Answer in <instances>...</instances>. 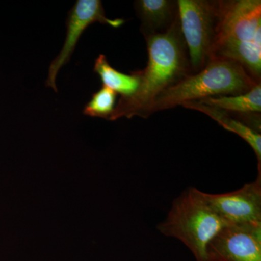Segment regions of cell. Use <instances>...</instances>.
I'll return each instance as SVG.
<instances>
[{
  "label": "cell",
  "mask_w": 261,
  "mask_h": 261,
  "mask_svg": "<svg viewBox=\"0 0 261 261\" xmlns=\"http://www.w3.org/2000/svg\"><path fill=\"white\" fill-rule=\"evenodd\" d=\"M145 39L148 54L147 66L134 71L139 78L138 88L132 95L120 98L111 121L122 117L145 118L149 106L160 94L191 74L178 18L166 32Z\"/></svg>",
  "instance_id": "1"
},
{
  "label": "cell",
  "mask_w": 261,
  "mask_h": 261,
  "mask_svg": "<svg viewBox=\"0 0 261 261\" xmlns=\"http://www.w3.org/2000/svg\"><path fill=\"white\" fill-rule=\"evenodd\" d=\"M216 58L236 62L260 83V0H218V23L211 60Z\"/></svg>",
  "instance_id": "2"
},
{
  "label": "cell",
  "mask_w": 261,
  "mask_h": 261,
  "mask_svg": "<svg viewBox=\"0 0 261 261\" xmlns=\"http://www.w3.org/2000/svg\"><path fill=\"white\" fill-rule=\"evenodd\" d=\"M257 84L242 65L229 60H211L198 73L187 75L159 94L145 118L185 103L219 95L245 93Z\"/></svg>",
  "instance_id": "3"
},
{
  "label": "cell",
  "mask_w": 261,
  "mask_h": 261,
  "mask_svg": "<svg viewBox=\"0 0 261 261\" xmlns=\"http://www.w3.org/2000/svg\"><path fill=\"white\" fill-rule=\"evenodd\" d=\"M227 225L206 200L205 192L189 187L173 200L158 229L185 244L196 261H208L209 244Z\"/></svg>",
  "instance_id": "4"
},
{
  "label": "cell",
  "mask_w": 261,
  "mask_h": 261,
  "mask_svg": "<svg viewBox=\"0 0 261 261\" xmlns=\"http://www.w3.org/2000/svg\"><path fill=\"white\" fill-rule=\"evenodd\" d=\"M177 4L190 71L194 74L212 58L218 23V1L178 0Z\"/></svg>",
  "instance_id": "5"
},
{
  "label": "cell",
  "mask_w": 261,
  "mask_h": 261,
  "mask_svg": "<svg viewBox=\"0 0 261 261\" xmlns=\"http://www.w3.org/2000/svg\"><path fill=\"white\" fill-rule=\"evenodd\" d=\"M94 23L107 24L117 29L125 23V20L107 18L102 2L99 0H78L75 3L67 18L64 44L61 53L51 62L46 81V86L51 87L55 92H58L56 80L58 72L63 65L69 62L75 46L86 29Z\"/></svg>",
  "instance_id": "6"
},
{
  "label": "cell",
  "mask_w": 261,
  "mask_h": 261,
  "mask_svg": "<svg viewBox=\"0 0 261 261\" xmlns=\"http://www.w3.org/2000/svg\"><path fill=\"white\" fill-rule=\"evenodd\" d=\"M207 252L208 261H261V223L227 225Z\"/></svg>",
  "instance_id": "7"
},
{
  "label": "cell",
  "mask_w": 261,
  "mask_h": 261,
  "mask_svg": "<svg viewBox=\"0 0 261 261\" xmlns=\"http://www.w3.org/2000/svg\"><path fill=\"white\" fill-rule=\"evenodd\" d=\"M206 200L228 225L261 223V173L235 191L205 193Z\"/></svg>",
  "instance_id": "8"
},
{
  "label": "cell",
  "mask_w": 261,
  "mask_h": 261,
  "mask_svg": "<svg viewBox=\"0 0 261 261\" xmlns=\"http://www.w3.org/2000/svg\"><path fill=\"white\" fill-rule=\"evenodd\" d=\"M197 102L235 115L247 126L260 132L261 83L245 93L205 98Z\"/></svg>",
  "instance_id": "9"
},
{
  "label": "cell",
  "mask_w": 261,
  "mask_h": 261,
  "mask_svg": "<svg viewBox=\"0 0 261 261\" xmlns=\"http://www.w3.org/2000/svg\"><path fill=\"white\" fill-rule=\"evenodd\" d=\"M134 6L145 38L166 32L178 18L177 1L137 0Z\"/></svg>",
  "instance_id": "10"
},
{
  "label": "cell",
  "mask_w": 261,
  "mask_h": 261,
  "mask_svg": "<svg viewBox=\"0 0 261 261\" xmlns=\"http://www.w3.org/2000/svg\"><path fill=\"white\" fill-rule=\"evenodd\" d=\"M184 108L195 110L199 112L205 113L213 120L228 132L236 134L243 139L251 147L255 152L257 161V171L261 173V135L243 122L230 116L228 113L221 110L205 106L202 103L194 101L182 105Z\"/></svg>",
  "instance_id": "11"
},
{
  "label": "cell",
  "mask_w": 261,
  "mask_h": 261,
  "mask_svg": "<svg viewBox=\"0 0 261 261\" xmlns=\"http://www.w3.org/2000/svg\"><path fill=\"white\" fill-rule=\"evenodd\" d=\"M94 71L100 78L104 87L112 89L121 97H128L136 92L139 86V78L135 72L125 74L113 68L107 58L101 54L94 63Z\"/></svg>",
  "instance_id": "12"
},
{
  "label": "cell",
  "mask_w": 261,
  "mask_h": 261,
  "mask_svg": "<svg viewBox=\"0 0 261 261\" xmlns=\"http://www.w3.org/2000/svg\"><path fill=\"white\" fill-rule=\"evenodd\" d=\"M117 93L102 86L92 94L90 100L84 108V115L110 120L116 106Z\"/></svg>",
  "instance_id": "13"
}]
</instances>
